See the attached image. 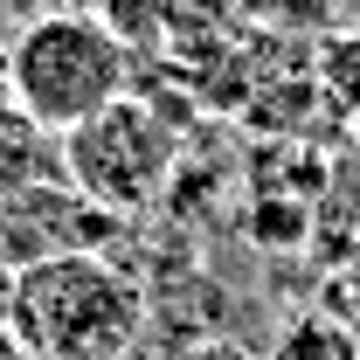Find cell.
<instances>
[{"label":"cell","mask_w":360,"mask_h":360,"mask_svg":"<svg viewBox=\"0 0 360 360\" xmlns=\"http://www.w3.org/2000/svg\"><path fill=\"white\" fill-rule=\"evenodd\" d=\"M340 21H347V28H360V0H340Z\"/></svg>","instance_id":"cell-11"},{"label":"cell","mask_w":360,"mask_h":360,"mask_svg":"<svg viewBox=\"0 0 360 360\" xmlns=\"http://www.w3.org/2000/svg\"><path fill=\"white\" fill-rule=\"evenodd\" d=\"M90 14L132 49H153L160 42V21H167V0H90Z\"/></svg>","instance_id":"cell-8"},{"label":"cell","mask_w":360,"mask_h":360,"mask_svg":"<svg viewBox=\"0 0 360 360\" xmlns=\"http://www.w3.org/2000/svg\"><path fill=\"white\" fill-rule=\"evenodd\" d=\"M7 90L14 104L42 125V132L70 139L77 125H90L97 111H111L118 97H132L139 49L118 42L90 7H49L42 21H28L7 42Z\"/></svg>","instance_id":"cell-2"},{"label":"cell","mask_w":360,"mask_h":360,"mask_svg":"<svg viewBox=\"0 0 360 360\" xmlns=\"http://www.w3.org/2000/svg\"><path fill=\"white\" fill-rule=\"evenodd\" d=\"M7 333L35 360H132L146 340V298L111 257L63 250L14 270Z\"/></svg>","instance_id":"cell-1"},{"label":"cell","mask_w":360,"mask_h":360,"mask_svg":"<svg viewBox=\"0 0 360 360\" xmlns=\"http://www.w3.org/2000/svg\"><path fill=\"white\" fill-rule=\"evenodd\" d=\"M319 84H326V97L340 111L360 118V28H340L333 42L319 49Z\"/></svg>","instance_id":"cell-7"},{"label":"cell","mask_w":360,"mask_h":360,"mask_svg":"<svg viewBox=\"0 0 360 360\" xmlns=\"http://www.w3.org/2000/svg\"><path fill=\"white\" fill-rule=\"evenodd\" d=\"M236 7L257 28H333L340 14V0H236Z\"/></svg>","instance_id":"cell-9"},{"label":"cell","mask_w":360,"mask_h":360,"mask_svg":"<svg viewBox=\"0 0 360 360\" xmlns=\"http://www.w3.org/2000/svg\"><path fill=\"white\" fill-rule=\"evenodd\" d=\"M174 160H180V139L174 125L146 104V97H118L111 111H97L90 125L63 139V180L84 194L90 208L104 215H139L167 194L174 180Z\"/></svg>","instance_id":"cell-3"},{"label":"cell","mask_w":360,"mask_h":360,"mask_svg":"<svg viewBox=\"0 0 360 360\" xmlns=\"http://www.w3.org/2000/svg\"><path fill=\"white\" fill-rule=\"evenodd\" d=\"M243 21L236 0H167V21H160V49H174L180 63H201V56H222L229 28Z\"/></svg>","instance_id":"cell-5"},{"label":"cell","mask_w":360,"mask_h":360,"mask_svg":"<svg viewBox=\"0 0 360 360\" xmlns=\"http://www.w3.org/2000/svg\"><path fill=\"white\" fill-rule=\"evenodd\" d=\"M160 360H250L236 340H180V347H167Z\"/></svg>","instance_id":"cell-10"},{"label":"cell","mask_w":360,"mask_h":360,"mask_svg":"<svg viewBox=\"0 0 360 360\" xmlns=\"http://www.w3.org/2000/svg\"><path fill=\"white\" fill-rule=\"evenodd\" d=\"M277 360H360V333L319 305V312H298L277 333Z\"/></svg>","instance_id":"cell-6"},{"label":"cell","mask_w":360,"mask_h":360,"mask_svg":"<svg viewBox=\"0 0 360 360\" xmlns=\"http://www.w3.org/2000/svg\"><path fill=\"white\" fill-rule=\"evenodd\" d=\"M70 7H90V0H70Z\"/></svg>","instance_id":"cell-12"},{"label":"cell","mask_w":360,"mask_h":360,"mask_svg":"<svg viewBox=\"0 0 360 360\" xmlns=\"http://www.w3.org/2000/svg\"><path fill=\"white\" fill-rule=\"evenodd\" d=\"M42 187H63V139L42 132L14 90H7V70H0V208L42 194Z\"/></svg>","instance_id":"cell-4"}]
</instances>
